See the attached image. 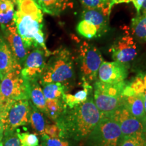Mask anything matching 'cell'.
<instances>
[{
    "mask_svg": "<svg viewBox=\"0 0 146 146\" xmlns=\"http://www.w3.org/2000/svg\"><path fill=\"white\" fill-rule=\"evenodd\" d=\"M127 82L109 84L96 80L94 87V101L102 116H110L124 104L123 94Z\"/></svg>",
    "mask_w": 146,
    "mask_h": 146,
    "instance_id": "obj_4",
    "label": "cell"
},
{
    "mask_svg": "<svg viewBox=\"0 0 146 146\" xmlns=\"http://www.w3.org/2000/svg\"><path fill=\"white\" fill-rule=\"evenodd\" d=\"M11 1H13V2H14V3H15V4H16V1H17V0H11Z\"/></svg>",
    "mask_w": 146,
    "mask_h": 146,
    "instance_id": "obj_37",
    "label": "cell"
},
{
    "mask_svg": "<svg viewBox=\"0 0 146 146\" xmlns=\"http://www.w3.org/2000/svg\"><path fill=\"white\" fill-rule=\"evenodd\" d=\"M78 61L82 82L92 84L98 78V73L104 60L95 45L83 42L78 50Z\"/></svg>",
    "mask_w": 146,
    "mask_h": 146,
    "instance_id": "obj_7",
    "label": "cell"
},
{
    "mask_svg": "<svg viewBox=\"0 0 146 146\" xmlns=\"http://www.w3.org/2000/svg\"><path fill=\"white\" fill-rule=\"evenodd\" d=\"M144 146H146V132L144 134Z\"/></svg>",
    "mask_w": 146,
    "mask_h": 146,
    "instance_id": "obj_35",
    "label": "cell"
},
{
    "mask_svg": "<svg viewBox=\"0 0 146 146\" xmlns=\"http://www.w3.org/2000/svg\"><path fill=\"white\" fill-rule=\"evenodd\" d=\"M45 100L62 99L67 87L61 83H50L43 85Z\"/></svg>",
    "mask_w": 146,
    "mask_h": 146,
    "instance_id": "obj_20",
    "label": "cell"
},
{
    "mask_svg": "<svg viewBox=\"0 0 146 146\" xmlns=\"http://www.w3.org/2000/svg\"><path fill=\"white\" fill-rule=\"evenodd\" d=\"M45 106V114L54 121H56L61 116L66 108L62 99L46 100Z\"/></svg>",
    "mask_w": 146,
    "mask_h": 146,
    "instance_id": "obj_21",
    "label": "cell"
},
{
    "mask_svg": "<svg viewBox=\"0 0 146 146\" xmlns=\"http://www.w3.org/2000/svg\"><path fill=\"white\" fill-rule=\"evenodd\" d=\"M16 133L21 146H38L39 145V139L35 133H21L19 129H16Z\"/></svg>",
    "mask_w": 146,
    "mask_h": 146,
    "instance_id": "obj_26",
    "label": "cell"
},
{
    "mask_svg": "<svg viewBox=\"0 0 146 146\" xmlns=\"http://www.w3.org/2000/svg\"><path fill=\"white\" fill-rule=\"evenodd\" d=\"M122 137L118 123L110 116H102L87 137V146H119Z\"/></svg>",
    "mask_w": 146,
    "mask_h": 146,
    "instance_id": "obj_5",
    "label": "cell"
},
{
    "mask_svg": "<svg viewBox=\"0 0 146 146\" xmlns=\"http://www.w3.org/2000/svg\"><path fill=\"white\" fill-rule=\"evenodd\" d=\"M14 3L11 0H0V25H6L13 21Z\"/></svg>",
    "mask_w": 146,
    "mask_h": 146,
    "instance_id": "obj_23",
    "label": "cell"
},
{
    "mask_svg": "<svg viewBox=\"0 0 146 146\" xmlns=\"http://www.w3.org/2000/svg\"><path fill=\"white\" fill-rule=\"evenodd\" d=\"M34 1H36V0H34Z\"/></svg>",
    "mask_w": 146,
    "mask_h": 146,
    "instance_id": "obj_40",
    "label": "cell"
},
{
    "mask_svg": "<svg viewBox=\"0 0 146 146\" xmlns=\"http://www.w3.org/2000/svg\"><path fill=\"white\" fill-rule=\"evenodd\" d=\"M1 27L3 37L9 48L18 63L23 67L29 54V50L25 46L21 35L18 34L14 22L6 25H1Z\"/></svg>",
    "mask_w": 146,
    "mask_h": 146,
    "instance_id": "obj_11",
    "label": "cell"
},
{
    "mask_svg": "<svg viewBox=\"0 0 146 146\" xmlns=\"http://www.w3.org/2000/svg\"><path fill=\"white\" fill-rule=\"evenodd\" d=\"M0 146H3V143H2V141L1 142V143H0Z\"/></svg>",
    "mask_w": 146,
    "mask_h": 146,
    "instance_id": "obj_38",
    "label": "cell"
},
{
    "mask_svg": "<svg viewBox=\"0 0 146 146\" xmlns=\"http://www.w3.org/2000/svg\"><path fill=\"white\" fill-rule=\"evenodd\" d=\"M35 2L42 12L52 16H59L73 8L74 0H36Z\"/></svg>",
    "mask_w": 146,
    "mask_h": 146,
    "instance_id": "obj_16",
    "label": "cell"
},
{
    "mask_svg": "<svg viewBox=\"0 0 146 146\" xmlns=\"http://www.w3.org/2000/svg\"><path fill=\"white\" fill-rule=\"evenodd\" d=\"M2 112H3V104H2V100H1V95H0V116H1Z\"/></svg>",
    "mask_w": 146,
    "mask_h": 146,
    "instance_id": "obj_33",
    "label": "cell"
},
{
    "mask_svg": "<svg viewBox=\"0 0 146 146\" xmlns=\"http://www.w3.org/2000/svg\"><path fill=\"white\" fill-rule=\"evenodd\" d=\"M102 114L90 97L82 104L72 108H66L56 124L62 131L64 137L79 141L86 139L101 120Z\"/></svg>",
    "mask_w": 146,
    "mask_h": 146,
    "instance_id": "obj_2",
    "label": "cell"
},
{
    "mask_svg": "<svg viewBox=\"0 0 146 146\" xmlns=\"http://www.w3.org/2000/svg\"><path fill=\"white\" fill-rule=\"evenodd\" d=\"M143 125H144V127H145V132H146V118L143 121Z\"/></svg>",
    "mask_w": 146,
    "mask_h": 146,
    "instance_id": "obj_36",
    "label": "cell"
},
{
    "mask_svg": "<svg viewBox=\"0 0 146 146\" xmlns=\"http://www.w3.org/2000/svg\"><path fill=\"white\" fill-rule=\"evenodd\" d=\"M141 96H143V101H144V106H145V115H146V92L144 93Z\"/></svg>",
    "mask_w": 146,
    "mask_h": 146,
    "instance_id": "obj_34",
    "label": "cell"
},
{
    "mask_svg": "<svg viewBox=\"0 0 146 146\" xmlns=\"http://www.w3.org/2000/svg\"><path fill=\"white\" fill-rule=\"evenodd\" d=\"M131 29L137 39L146 41V14H139L131 21Z\"/></svg>",
    "mask_w": 146,
    "mask_h": 146,
    "instance_id": "obj_22",
    "label": "cell"
},
{
    "mask_svg": "<svg viewBox=\"0 0 146 146\" xmlns=\"http://www.w3.org/2000/svg\"><path fill=\"white\" fill-rule=\"evenodd\" d=\"M112 59L114 61L129 64L137 55V46L130 35H123L115 40L110 47Z\"/></svg>",
    "mask_w": 146,
    "mask_h": 146,
    "instance_id": "obj_12",
    "label": "cell"
},
{
    "mask_svg": "<svg viewBox=\"0 0 146 146\" xmlns=\"http://www.w3.org/2000/svg\"><path fill=\"white\" fill-rule=\"evenodd\" d=\"M44 134L52 138H59L65 139L62 131L56 124V125H45Z\"/></svg>",
    "mask_w": 146,
    "mask_h": 146,
    "instance_id": "obj_30",
    "label": "cell"
},
{
    "mask_svg": "<svg viewBox=\"0 0 146 146\" xmlns=\"http://www.w3.org/2000/svg\"><path fill=\"white\" fill-rule=\"evenodd\" d=\"M119 146H144V135L141 137H123Z\"/></svg>",
    "mask_w": 146,
    "mask_h": 146,
    "instance_id": "obj_29",
    "label": "cell"
},
{
    "mask_svg": "<svg viewBox=\"0 0 146 146\" xmlns=\"http://www.w3.org/2000/svg\"><path fill=\"white\" fill-rule=\"evenodd\" d=\"M109 15L97 9H85L81 14L76 30L88 39L100 37L108 31Z\"/></svg>",
    "mask_w": 146,
    "mask_h": 146,
    "instance_id": "obj_8",
    "label": "cell"
},
{
    "mask_svg": "<svg viewBox=\"0 0 146 146\" xmlns=\"http://www.w3.org/2000/svg\"><path fill=\"white\" fill-rule=\"evenodd\" d=\"M38 146H45V145H43V144H41V145H39Z\"/></svg>",
    "mask_w": 146,
    "mask_h": 146,
    "instance_id": "obj_39",
    "label": "cell"
},
{
    "mask_svg": "<svg viewBox=\"0 0 146 146\" xmlns=\"http://www.w3.org/2000/svg\"><path fill=\"white\" fill-rule=\"evenodd\" d=\"M17 10L14 12L13 22L25 46L41 48L50 54L45 45L43 12L34 0H17Z\"/></svg>",
    "mask_w": 146,
    "mask_h": 146,
    "instance_id": "obj_1",
    "label": "cell"
},
{
    "mask_svg": "<svg viewBox=\"0 0 146 146\" xmlns=\"http://www.w3.org/2000/svg\"><path fill=\"white\" fill-rule=\"evenodd\" d=\"M46 53L41 48H35L27 56L22 67L21 74L29 81L39 80L45 66Z\"/></svg>",
    "mask_w": 146,
    "mask_h": 146,
    "instance_id": "obj_13",
    "label": "cell"
},
{
    "mask_svg": "<svg viewBox=\"0 0 146 146\" xmlns=\"http://www.w3.org/2000/svg\"><path fill=\"white\" fill-rule=\"evenodd\" d=\"M124 104L132 116L143 123L146 115L143 96L141 95L124 96Z\"/></svg>",
    "mask_w": 146,
    "mask_h": 146,
    "instance_id": "obj_18",
    "label": "cell"
},
{
    "mask_svg": "<svg viewBox=\"0 0 146 146\" xmlns=\"http://www.w3.org/2000/svg\"><path fill=\"white\" fill-rule=\"evenodd\" d=\"M22 69V66L9 48L3 34L0 32V80L12 71Z\"/></svg>",
    "mask_w": 146,
    "mask_h": 146,
    "instance_id": "obj_15",
    "label": "cell"
},
{
    "mask_svg": "<svg viewBox=\"0 0 146 146\" xmlns=\"http://www.w3.org/2000/svg\"><path fill=\"white\" fill-rule=\"evenodd\" d=\"M74 78V59L66 48L56 51L45 64L43 72L39 77L42 85L50 83H61L66 85L71 83Z\"/></svg>",
    "mask_w": 146,
    "mask_h": 146,
    "instance_id": "obj_3",
    "label": "cell"
},
{
    "mask_svg": "<svg viewBox=\"0 0 146 146\" xmlns=\"http://www.w3.org/2000/svg\"><path fill=\"white\" fill-rule=\"evenodd\" d=\"M3 134H4V129L1 120H0V143L2 141L3 138Z\"/></svg>",
    "mask_w": 146,
    "mask_h": 146,
    "instance_id": "obj_31",
    "label": "cell"
},
{
    "mask_svg": "<svg viewBox=\"0 0 146 146\" xmlns=\"http://www.w3.org/2000/svg\"><path fill=\"white\" fill-rule=\"evenodd\" d=\"M31 104L29 100L8 102L0 116L5 131H16L18 127L29 123Z\"/></svg>",
    "mask_w": 146,
    "mask_h": 146,
    "instance_id": "obj_9",
    "label": "cell"
},
{
    "mask_svg": "<svg viewBox=\"0 0 146 146\" xmlns=\"http://www.w3.org/2000/svg\"><path fill=\"white\" fill-rule=\"evenodd\" d=\"M92 92H94V87L91 84L87 82H83V89L73 95L66 93L62 100L66 106L68 108H72L86 102L91 96Z\"/></svg>",
    "mask_w": 146,
    "mask_h": 146,
    "instance_id": "obj_17",
    "label": "cell"
},
{
    "mask_svg": "<svg viewBox=\"0 0 146 146\" xmlns=\"http://www.w3.org/2000/svg\"><path fill=\"white\" fill-rule=\"evenodd\" d=\"M128 71V64L116 61H103L98 70L97 80L109 84L121 83L127 78Z\"/></svg>",
    "mask_w": 146,
    "mask_h": 146,
    "instance_id": "obj_14",
    "label": "cell"
},
{
    "mask_svg": "<svg viewBox=\"0 0 146 146\" xmlns=\"http://www.w3.org/2000/svg\"><path fill=\"white\" fill-rule=\"evenodd\" d=\"M41 144L45 146H70L68 141L64 139L52 138L44 134L41 135Z\"/></svg>",
    "mask_w": 146,
    "mask_h": 146,
    "instance_id": "obj_28",
    "label": "cell"
},
{
    "mask_svg": "<svg viewBox=\"0 0 146 146\" xmlns=\"http://www.w3.org/2000/svg\"><path fill=\"white\" fill-rule=\"evenodd\" d=\"M140 14H146V0L143 2V4L142 5V8L140 11Z\"/></svg>",
    "mask_w": 146,
    "mask_h": 146,
    "instance_id": "obj_32",
    "label": "cell"
},
{
    "mask_svg": "<svg viewBox=\"0 0 146 146\" xmlns=\"http://www.w3.org/2000/svg\"><path fill=\"white\" fill-rule=\"evenodd\" d=\"M21 70L12 71L1 80L0 95L3 110L9 102L30 99V84L21 74Z\"/></svg>",
    "mask_w": 146,
    "mask_h": 146,
    "instance_id": "obj_6",
    "label": "cell"
},
{
    "mask_svg": "<svg viewBox=\"0 0 146 146\" xmlns=\"http://www.w3.org/2000/svg\"><path fill=\"white\" fill-rule=\"evenodd\" d=\"M30 84V99L31 100L33 104L40 112H46L45 100L43 89L38 83V80H33L29 81Z\"/></svg>",
    "mask_w": 146,
    "mask_h": 146,
    "instance_id": "obj_19",
    "label": "cell"
},
{
    "mask_svg": "<svg viewBox=\"0 0 146 146\" xmlns=\"http://www.w3.org/2000/svg\"><path fill=\"white\" fill-rule=\"evenodd\" d=\"M3 146H21L16 131H5L2 140Z\"/></svg>",
    "mask_w": 146,
    "mask_h": 146,
    "instance_id": "obj_27",
    "label": "cell"
},
{
    "mask_svg": "<svg viewBox=\"0 0 146 146\" xmlns=\"http://www.w3.org/2000/svg\"><path fill=\"white\" fill-rule=\"evenodd\" d=\"M110 117L118 123L123 137H141L145 134L143 122L132 116L124 104Z\"/></svg>",
    "mask_w": 146,
    "mask_h": 146,
    "instance_id": "obj_10",
    "label": "cell"
},
{
    "mask_svg": "<svg viewBox=\"0 0 146 146\" xmlns=\"http://www.w3.org/2000/svg\"><path fill=\"white\" fill-rule=\"evenodd\" d=\"M80 1L85 9L100 10L108 15L113 6V0H80Z\"/></svg>",
    "mask_w": 146,
    "mask_h": 146,
    "instance_id": "obj_25",
    "label": "cell"
},
{
    "mask_svg": "<svg viewBox=\"0 0 146 146\" xmlns=\"http://www.w3.org/2000/svg\"><path fill=\"white\" fill-rule=\"evenodd\" d=\"M29 123L32 127L41 135H44L45 123L44 118L41 112L36 109L33 105L31 104V112L29 117Z\"/></svg>",
    "mask_w": 146,
    "mask_h": 146,
    "instance_id": "obj_24",
    "label": "cell"
}]
</instances>
